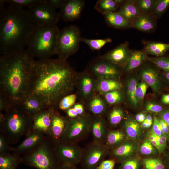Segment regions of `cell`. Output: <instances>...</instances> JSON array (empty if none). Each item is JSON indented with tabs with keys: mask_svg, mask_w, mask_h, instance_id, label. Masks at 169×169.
Listing matches in <instances>:
<instances>
[{
	"mask_svg": "<svg viewBox=\"0 0 169 169\" xmlns=\"http://www.w3.org/2000/svg\"><path fill=\"white\" fill-rule=\"evenodd\" d=\"M76 79V72L66 61L35 60L26 96L36 97L46 109H55L61 99L74 89Z\"/></svg>",
	"mask_w": 169,
	"mask_h": 169,
	"instance_id": "1",
	"label": "cell"
},
{
	"mask_svg": "<svg viewBox=\"0 0 169 169\" xmlns=\"http://www.w3.org/2000/svg\"><path fill=\"white\" fill-rule=\"evenodd\" d=\"M19 103L24 110L32 118L47 109L38 99L32 96H25Z\"/></svg>",
	"mask_w": 169,
	"mask_h": 169,
	"instance_id": "23",
	"label": "cell"
},
{
	"mask_svg": "<svg viewBox=\"0 0 169 169\" xmlns=\"http://www.w3.org/2000/svg\"><path fill=\"white\" fill-rule=\"evenodd\" d=\"M28 8L29 15L35 25L57 24L60 19L59 13L44 0H38Z\"/></svg>",
	"mask_w": 169,
	"mask_h": 169,
	"instance_id": "9",
	"label": "cell"
},
{
	"mask_svg": "<svg viewBox=\"0 0 169 169\" xmlns=\"http://www.w3.org/2000/svg\"><path fill=\"white\" fill-rule=\"evenodd\" d=\"M54 146L56 153L60 165H68L76 166L81 163L83 149L76 143L59 141L54 143Z\"/></svg>",
	"mask_w": 169,
	"mask_h": 169,
	"instance_id": "11",
	"label": "cell"
},
{
	"mask_svg": "<svg viewBox=\"0 0 169 169\" xmlns=\"http://www.w3.org/2000/svg\"><path fill=\"white\" fill-rule=\"evenodd\" d=\"M65 111L66 116L69 119L76 118L86 114L84 106L80 103L75 104Z\"/></svg>",
	"mask_w": 169,
	"mask_h": 169,
	"instance_id": "38",
	"label": "cell"
},
{
	"mask_svg": "<svg viewBox=\"0 0 169 169\" xmlns=\"http://www.w3.org/2000/svg\"><path fill=\"white\" fill-rule=\"evenodd\" d=\"M76 98L75 94L67 95L61 99L57 106L61 110L65 111L75 104Z\"/></svg>",
	"mask_w": 169,
	"mask_h": 169,
	"instance_id": "39",
	"label": "cell"
},
{
	"mask_svg": "<svg viewBox=\"0 0 169 169\" xmlns=\"http://www.w3.org/2000/svg\"><path fill=\"white\" fill-rule=\"evenodd\" d=\"M81 34L79 28L75 25L66 26L60 30L56 50L59 59L66 61L78 50L81 42Z\"/></svg>",
	"mask_w": 169,
	"mask_h": 169,
	"instance_id": "7",
	"label": "cell"
},
{
	"mask_svg": "<svg viewBox=\"0 0 169 169\" xmlns=\"http://www.w3.org/2000/svg\"><path fill=\"white\" fill-rule=\"evenodd\" d=\"M122 69L100 56L93 61L88 70L98 79H116L120 76Z\"/></svg>",
	"mask_w": 169,
	"mask_h": 169,
	"instance_id": "12",
	"label": "cell"
},
{
	"mask_svg": "<svg viewBox=\"0 0 169 169\" xmlns=\"http://www.w3.org/2000/svg\"><path fill=\"white\" fill-rule=\"evenodd\" d=\"M35 26L28 10L9 4L0 17V53L24 49Z\"/></svg>",
	"mask_w": 169,
	"mask_h": 169,
	"instance_id": "3",
	"label": "cell"
},
{
	"mask_svg": "<svg viewBox=\"0 0 169 169\" xmlns=\"http://www.w3.org/2000/svg\"><path fill=\"white\" fill-rule=\"evenodd\" d=\"M126 134L122 130L109 131L104 144L112 149L118 146L125 141Z\"/></svg>",
	"mask_w": 169,
	"mask_h": 169,
	"instance_id": "30",
	"label": "cell"
},
{
	"mask_svg": "<svg viewBox=\"0 0 169 169\" xmlns=\"http://www.w3.org/2000/svg\"><path fill=\"white\" fill-rule=\"evenodd\" d=\"M148 140L158 150L159 147L157 139L155 135L152 132L149 136Z\"/></svg>",
	"mask_w": 169,
	"mask_h": 169,
	"instance_id": "56",
	"label": "cell"
},
{
	"mask_svg": "<svg viewBox=\"0 0 169 169\" xmlns=\"http://www.w3.org/2000/svg\"><path fill=\"white\" fill-rule=\"evenodd\" d=\"M120 6L117 0H99L94 8L102 14L107 12L116 11Z\"/></svg>",
	"mask_w": 169,
	"mask_h": 169,
	"instance_id": "33",
	"label": "cell"
},
{
	"mask_svg": "<svg viewBox=\"0 0 169 169\" xmlns=\"http://www.w3.org/2000/svg\"><path fill=\"white\" fill-rule=\"evenodd\" d=\"M14 103H15L12 102L7 97L0 94V112L5 111Z\"/></svg>",
	"mask_w": 169,
	"mask_h": 169,
	"instance_id": "49",
	"label": "cell"
},
{
	"mask_svg": "<svg viewBox=\"0 0 169 169\" xmlns=\"http://www.w3.org/2000/svg\"><path fill=\"white\" fill-rule=\"evenodd\" d=\"M21 159L22 163L37 169H59L60 166L54 143L47 136L38 146Z\"/></svg>",
	"mask_w": 169,
	"mask_h": 169,
	"instance_id": "6",
	"label": "cell"
},
{
	"mask_svg": "<svg viewBox=\"0 0 169 169\" xmlns=\"http://www.w3.org/2000/svg\"><path fill=\"white\" fill-rule=\"evenodd\" d=\"M145 62L141 66L140 75L143 81L154 91L158 92L162 87L159 75L158 68L151 62L150 64L145 63Z\"/></svg>",
	"mask_w": 169,
	"mask_h": 169,
	"instance_id": "16",
	"label": "cell"
},
{
	"mask_svg": "<svg viewBox=\"0 0 169 169\" xmlns=\"http://www.w3.org/2000/svg\"><path fill=\"white\" fill-rule=\"evenodd\" d=\"M68 118L59 114L54 109L49 136L54 143L61 141L65 130Z\"/></svg>",
	"mask_w": 169,
	"mask_h": 169,
	"instance_id": "17",
	"label": "cell"
},
{
	"mask_svg": "<svg viewBox=\"0 0 169 169\" xmlns=\"http://www.w3.org/2000/svg\"><path fill=\"white\" fill-rule=\"evenodd\" d=\"M129 46V42L125 41L100 57L123 69L132 51Z\"/></svg>",
	"mask_w": 169,
	"mask_h": 169,
	"instance_id": "14",
	"label": "cell"
},
{
	"mask_svg": "<svg viewBox=\"0 0 169 169\" xmlns=\"http://www.w3.org/2000/svg\"><path fill=\"white\" fill-rule=\"evenodd\" d=\"M118 11L131 23L141 14L136 0H125Z\"/></svg>",
	"mask_w": 169,
	"mask_h": 169,
	"instance_id": "25",
	"label": "cell"
},
{
	"mask_svg": "<svg viewBox=\"0 0 169 169\" xmlns=\"http://www.w3.org/2000/svg\"><path fill=\"white\" fill-rule=\"evenodd\" d=\"M88 109L93 115L102 116L106 113L107 106L105 100L101 97L94 96L90 100Z\"/></svg>",
	"mask_w": 169,
	"mask_h": 169,
	"instance_id": "29",
	"label": "cell"
},
{
	"mask_svg": "<svg viewBox=\"0 0 169 169\" xmlns=\"http://www.w3.org/2000/svg\"><path fill=\"white\" fill-rule=\"evenodd\" d=\"M90 128L93 141L104 144L109 131L103 116H91Z\"/></svg>",
	"mask_w": 169,
	"mask_h": 169,
	"instance_id": "18",
	"label": "cell"
},
{
	"mask_svg": "<svg viewBox=\"0 0 169 169\" xmlns=\"http://www.w3.org/2000/svg\"><path fill=\"white\" fill-rule=\"evenodd\" d=\"M90 119L91 116L86 114L75 118H68L60 141L76 143L86 138L90 133Z\"/></svg>",
	"mask_w": 169,
	"mask_h": 169,
	"instance_id": "8",
	"label": "cell"
},
{
	"mask_svg": "<svg viewBox=\"0 0 169 169\" xmlns=\"http://www.w3.org/2000/svg\"><path fill=\"white\" fill-rule=\"evenodd\" d=\"M44 2L56 10L62 7L65 0H44Z\"/></svg>",
	"mask_w": 169,
	"mask_h": 169,
	"instance_id": "54",
	"label": "cell"
},
{
	"mask_svg": "<svg viewBox=\"0 0 169 169\" xmlns=\"http://www.w3.org/2000/svg\"><path fill=\"white\" fill-rule=\"evenodd\" d=\"M161 118L169 125V109L162 112L161 114Z\"/></svg>",
	"mask_w": 169,
	"mask_h": 169,
	"instance_id": "57",
	"label": "cell"
},
{
	"mask_svg": "<svg viewBox=\"0 0 169 169\" xmlns=\"http://www.w3.org/2000/svg\"><path fill=\"white\" fill-rule=\"evenodd\" d=\"M157 19L151 14H141L131 23V27L144 32H152L156 28Z\"/></svg>",
	"mask_w": 169,
	"mask_h": 169,
	"instance_id": "20",
	"label": "cell"
},
{
	"mask_svg": "<svg viewBox=\"0 0 169 169\" xmlns=\"http://www.w3.org/2000/svg\"><path fill=\"white\" fill-rule=\"evenodd\" d=\"M155 135L159 145L158 151L160 153H162L166 146L167 138L164 136Z\"/></svg>",
	"mask_w": 169,
	"mask_h": 169,
	"instance_id": "53",
	"label": "cell"
},
{
	"mask_svg": "<svg viewBox=\"0 0 169 169\" xmlns=\"http://www.w3.org/2000/svg\"><path fill=\"white\" fill-rule=\"evenodd\" d=\"M107 102L110 105L118 103L122 99V95L120 90H117L108 92L104 94Z\"/></svg>",
	"mask_w": 169,
	"mask_h": 169,
	"instance_id": "42",
	"label": "cell"
},
{
	"mask_svg": "<svg viewBox=\"0 0 169 169\" xmlns=\"http://www.w3.org/2000/svg\"><path fill=\"white\" fill-rule=\"evenodd\" d=\"M4 112H0V133L9 144H15L32 129V118L19 103L13 104Z\"/></svg>",
	"mask_w": 169,
	"mask_h": 169,
	"instance_id": "4",
	"label": "cell"
},
{
	"mask_svg": "<svg viewBox=\"0 0 169 169\" xmlns=\"http://www.w3.org/2000/svg\"><path fill=\"white\" fill-rule=\"evenodd\" d=\"M109 26L118 29H125L131 27V23L118 11L107 12L102 14Z\"/></svg>",
	"mask_w": 169,
	"mask_h": 169,
	"instance_id": "21",
	"label": "cell"
},
{
	"mask_svg": "<svg viewBox=\"0 0 169 169\" xmlns=\"http://www.w3.org/2000/svg\"><path fill=\"white\" fill-rule=\"evenodd\" d=\"M141 14H151L156 0H136Z\"/></svg>",
	"mask_w": 169,
	"mask_h": 169,
	"instance_id": "40",
	"label": "cell"
},
{
	"mask_svg": "<svg viewBox=\"0 0 169 169\" xmlns=\"http://www.w3.org/2000/svg\"><path fill=\"white\" fill-rule=\"evenodd\" d=\"M168 159H169V157H168Z\"/></svg>",
	"mask_w": 169,
	"mask_h": 169,
	"instance_id": "64",
	"label": "cell"
},
{
	"mask_svg": "<svg viewBox=\"0 0 169 169\" xmlns=\"http://www.w3.org/2000/svg\"><path fill=\"white\" fill-rule=\"evenodd\" d=\"M121 83L115 79H100L96 82L95 89L100 93L104 94L112 91L120 90Z\"/></svg>",
	"mask_w": 169,
	"mask_h": 169,
	"instance_id": "28",
	"label": "cell"
},
{
	"mask_svg": "<svg viewBox=\"0 0 169 169\" xmlns=\"http://www.w3.org/2000/svg\"><path fill=\"white\" fill-rule=\"evenodd\" d=\"M136 149V145L131 142L125 141L112 149L111 155L115 161H123L132 155Z\"/></svg>",
	"mask_w": 169,
	"mask_h": 169,
	"instance_id": "24",
	"label": "cell"
},
{
	"mask_svg": "<svg viewBox=\"0 0 169 169\" xmlns=\"http://www.w3.org/2000/svg\"><path fill=\"white\" fill-rule=\"evenodd\" d=\"M148 88V85L143 81L139 83L136 89L135 95L138 102L144 99Z\"/></svg>",
	"mask_w": 169,
	"mask_h": 169,
	"instance_id": "45",
	"label": "cell"
},
{
	"mask_svg": "<svg viewBox=\"0 0 169 169\" xmlns=\"http://www.w3.org/2000/svg\"><path fill=\"white\" fill-rule=\"evenodd\" d=\"M142 43L143 47L141 51L147 56L160 57L169 51V43L148 40H143Z\"/></svg>",
	"mask_w": 169,
	"mask_h": 169,
	"instance_id": "22",
	"label": "cell"
},
{
	"mask_svg": "<svg viewBox=\"0 0 169 169\" xmlns=\"http://www.w3.org/2000/svg\"><path fill=\"white\" fill-rule=\"evenodd\" d=\"M169 6V0H156L151 14L155 18H159Z\"/></svg>",
	"mask_w": 169,
	"mask_h": 169,
	"instance_id": "37",
	"label": "cell"
},
{
	"mask_svg": "<svg viewBox=\"0 0 169 169\" xmlns=\"http://www.w3.org/2000/svg\"><path fill=\"white\" fill-rule=\"evenodd\" d=\"M159 119L163 136L169 137V125L162 119Z\"/></svg>",
	"mask_w": 169,
	"mask_h": 169,
	"instance_id": "55",
	"label": "cell"
},
{
	"mask_svg": "<svg viewBox=\"0 0 169 169\" xmlns=\"http://www.w3.org/2000/svg\"><path fill=\"white\" fill-rule=\"evenodd\" d=\"M123 129L125 134L130 138L136 139L139 138L142 133L141 126L135 120H128L123 124Z\"/></svg>",
	"mask_w": 169,
	"mask_h": 169,
	"instance_id": "32",
	"label": "cell"
},
{
	"mask_svg": "<svg viewBox=\"0 0 169 169\" xmlns=\"http://www.w3.org/2000/svg\"><path fill=\"white\" fill-rule=\"evenodd\" d=\"M153 123V120H150L145 119L142 123V126L144 128H148L150 127Z\"/></svg>",
	"mask_w": 169,
	"mask_h": 169,
	"instance_id": "59",
	"label": "cell"
},
{
	"mask_svg": "<svg viewBox=\"0 0 169 169\" xmlns=\"http://www.w3.org/2000/svg\"><path fill=\"white\" fill-rule=\"evenodd\" d=\"M79 81L80 92L85 98L89 97L95 89L96 82L94 81L88 71L82 73Z\"/></svg>",
	"mask_w": 169,
	"mask_h": 169,
	"instance_id": "26",
	"label": "cell"
},
{
	"mask_svg": "<svg viewBox=\"0 0 169 169\" xmlns=\"http://www.w3.org/2000/svg\"><path fill=\"white\" fill-rule=\"evenodd\" d=\"M38 0H3L5 3L12 5L17 7L23 8L30 6L36 2Z\"/></svg>",
	"mask_w": 169,
	"mask_h": 169,
	"instance_id": "44",
	"label": "cell"
},
{
	"mask_svg": "<svg viewBox=\"0 0 169 169\" xmlns=\"http://www.w3.org/2000/svg\"><path fill=\"white\" fill-rule=\"evenodd\" d=\"M115 161L113 159L104 160L95 169H113Z\"/></svg>",
	"mask_w": 169,
	"mask_h": 169,
	"instance_id": "51",
	"label": "cell"
},
{
	"mask_svg": "<svg viewBox=\"0 0 169 169\" xmlns=\"http://www.w3.org/2000/svg\"><path fill=\"white\" fill-rule=\"evenodd\" d=\"M84 0H65L59 13L60 19L65 22L79 19L84 7Z\"/></svg>",
	"mask_w": 169,
	"mask_h": 169,
	"instance_id": "15",
	"label": "cell"
},
{
	"mask_svg": "<svg viewBox=\"0 0 169 169\" xmlns=\"http://www.w3.org/2000/svg\"><path fill=\"white\" fill-rule=\"evenodd\" d=\"M27 49L1 54L0 94L18 103L26 95L35 60Z\"/></svg>",
	"mask_w": 169,
	"mask_h": 169,
	"instance_id": "2",
	"label": "cell"
},
{
	"mask_svg": "<svg viewBox=\"0 0 169 169\" xmlns=\"http://www.w3.org/2000/svg\"><path fill=\"white\" fill-rule=\"evenodd\" d=\"M138 84V79L136 77H132L128 80L126 85L128 100L130 104L134 107L137 106L139 103L135 95L136 90Z\"/></svg>",
	"mask_w": 169,
	"mask_h": 169,
	"instance_id": "34",
	"label": "cell"
},
{
	"mask_svg": "<svg viewBox=\"0 0 169 169\" xmlns=\"http://www.w3.org/2000/svg\"><path fill=\"white\" fill-rule=\"evenodd\" d=\"M54 109H46L33 117L32 129L49 136Z\"/></svg>",
	"mask_w": 169,
	"mask_h": 169,
	"instance_id": "19",
	"label": "cell"
},
{
	"mask_svg": "<svg viewBox=\"0 0 169 169\" xmlns=\"http://www.w3.org/2000/svg\"><path fill=\"white\" fill-rule=\"evenodd\" d=\"M152 131V132L157 136H163L159 119L156 116L153 117Z\"/></svg>",
	"mask_w": 169,
	"mask_h": 169,
	"instance_id": "52",
	"label": "cell"
},
{
	"mask_svg": "<svg viewBox=\"0 0 169 169\" xmlns=\"http://www.w3.org/2000/svg\"><path fill=\"white\" fill-rule=\"evenodd\" d=\"M161 102L165 104H169V94L164 95L161 98Z\"/></svg>",
	"mask_w": 169,
	"mask_h": 169,
	"instance_id": "60",
	"label": "cell"
},
{
	"mask_svg": "<svg viewBox=\"0 0 169 169\" xmlns=\"http://www.w3.org/2000/svg\"><path fill=\"white\" fill-rule=\"evenodd\" d=\"M3 0H0V16L1 17L4 13L6 9L4 7V3Z\"/></svg>",
	"mask_w": 169,
	"mask_h": 169,
	"instance_id": "61",
	"label": "cell"
},
{
	"mask_svg": "<svg viewBox=\"0 0 169 169\" xmlns=\"http://www.w3.org/2000/svg\"><path fill=\"white\" fill-rule=\"evenodd\" d=\"M146 117L145 114L140 113L137 114L136 116V120L139 122H143L146 119Z\"/></svg>",
	"mask_w": 169,
	"mask_h": 169,
	"instance_id": "58",
	"label": "cell"
},
{
	"mask_svg": "<svg viewBox=\"0 0 169 169\" xmlns=\"http://www.w3.org/2000/svg\"><path fill=\"white\" fill-rule=\"evenodd\" d=\"M21 163V156L13 153L0 155V169H15Z\"/></svg>",
	"mask_w": 169,
	"mask_h": 169,
	"instance_id": "31",
	"label": "cell"
},
{
	"mask_svg": "<svg viewBox=\"0 0 169 169\" xmlns=\"http://www.w3.org/2000/svg\"><path fill=\"white\" fill-rule=\"evenodd\" d=\"M166 78L169 81V72H167L166 74Z\"/></svg>",
	"mask_w": 169,
	"mask_h": 169,
	"instance_id": "63",
	"label": "cell"
},
{
	"mask_svg": "<svg viewBox=\"0 0 169 169\" xmlns=\"http://www.w3.org/2000/svg\"><path fill=\"white\" fill-rule=\"evenodd\" d=\"M146 169H164V166L162 161L158 158H146L143 160Z\"/></svg>",
	"mask_w": 169,
	"mask_h": 169,
	"instance_id": "43",
	"label": "cell"
},
{
	"mask_svg": "<svg viewBox=\"0 0 169 169\" xmlns=\"http://www.w3.org/2000/svg\"><path fill=\"white\" fill-rule=\"evenodd\" d=\"M124 117V113L122 109L119 106L114 107L109 114L108 120L112 126H115L119 124Z\"/></svg>",
	"mask_w": 169,
	"mask_h": 169,
	"instance_id": "36",
	"label": "cell"
},
{
	"mask_svg": "<svg viewBox=\"0 0 169 169\" xmlns=\"http://www.w3.org/2000/svg\"><path fill=\"white\" fill-rule=\"evenodd\" d=\"M9 143L5 137L1 133H0V155L9 153L11 151V147L9 145Z\"/></svg>",
	"mask_w": 169,
	"mask_h": 169,
	"instance_id": "48",
	"label": "cell"
},
{
	"mask_svg": "<svg viewBox=\"0 0 169 169\" xmlns=\"http://www.w3.org/2000/svg\"><path fill=\"white\" fill-rule=\"evenodd\" d=\"M60 30L57 24L35 25L28 41L27 49L39 59H50L56 54Z\"/></svg>",
	"mask_w": 169,
	"mask_h": 169,
	"instance_id": "5",
	"label": "cell"
},
{
	"mask_svg": "<svg viewBox=\"0 0 169 169\" xmlns=\"http://www.w3.org/2000/svg\"><path fill=\"white\" fill-rule=\"evenodd\" d=\"M147 57L141 51H132L123 69L128 72L140 67L147 60Z\"/></svg>",
	"mask_w": 169,
	"mask_h": 169,
	"instance_id": "27",
	"label": "cell"
},
{
	"mask_svg": "<svg viewBox=\"0 0 169 169\" xmlns=\"http://www.w3.org/2000/svg\"><path fill=\"white\" fill-rule=\"evenodd\" d=\"M139 162L137 159L125 160L122 162L119 169H137Z\"/></svg>",
	"mask_w": 169,
	"mask_h": 169,
	"instance_id": "47",
	"label": "cell"
},
{
	"mask_svg": "<svg viewBox=\"0 0 169 169\" xmlns=\"http://www.w3.org/2000/svg\"><path fill=\"white\" fill-rule=\"evenodd\" d=\"M147 60L155 64L158 68L167 72H169V57L147 56Z\"/></svg>",
	"mask_w": 169,
	"mask_h": 169,
	"instance_id": "41",
	"label": "cell"
},
{
	"mask_svg": "<svg viewBox=\"0 0 169 169\" xmlns=\"http://www.w3.org/2000/svg\"><path fill=\"white\" fill-rule=\"evenodd\" d=\"M146 109L148 111L154 113L160 112L163 110L161 106L152 102H149L146 103Z\"/></svg>",
	"mask_w": 169,
	"mask_h": 169,
	"instance_id": "50",
	"label": "cell"
},
{
	"mask_svg": "<svg viewBox=\"0 0 169 169\" xmlns=\"http://www.w3.org/2000/svg\"><path fill=\"white\" fill-rule=\"evenodd\" d=\"M154 146L149 140L145 141L140 147V152L144 155H150L155 154L156 152Z\"/></svg>",
	"mask_w": 169,
	"mask_h": 169,
	"instance_id": "46",
	"label": "cell"
},
{
	"mask_svg": "<svg viewBox=\"0 0 169 169\" xmlns=\"http://www.w3.org/2000/svg\"><path fill=\"white\" fill-rule=\"evenodd\" d=\"M59 169H78L76 166L68 165H61Z\"/></svg>",
	"mask_w": 169,
	"mask_h": 169,
	"instance_id": "62",
	"label": "cell"
},
{
	"mask_svg": "<svg viewBox=\"0 0 169 169\" xmlns=\"http://www.w3.org/2000/svg\"><path fill=\"white\" fill-rule=\"evenodd\" d=\"M109 148L104 144L94 141L83 149L81 165L82 169H95L109 152Z\"/></svg>",
	"mask_w": 169,
	"mask_h": 169,
	"instance_id": "10",
	"label": "cell"
},
{
	"mask_svg": "<svg viewBox=\"0 0 169 169\" xmlns=\"http://www.w3.org/2000/svg\"><path fill=\"white\" fill-rule=\"evenodd\" d=\"M47 135L38 130L32 129L26 135L24 140L18 146L11 147L13 153L21 156L35 148Z\"/></svg>",
	"mask_w": 169,
	"mask_h": 169,
	"instance_id": "13",
	"label": "cell"
},
{
	"mask_svg": "<svg viewBox=\"0 0 169 169\" xmlns=\"http://www.w3.org/2000/svg\"><path fill=\"white\" fill-rule=\"evenodd\" d=\"M81 41L86 44L93 50L98 51L106 44L112 42L110 38L104 39H90L81 38Z\"/></svg>",
	"mask_w": 169,
	"mask_h": 169,
	"instance_id": "35",
	"label": "cell"
}]
</instances>
